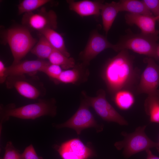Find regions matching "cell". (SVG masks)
Instances as JSON below:
<instances>
[{
	"instance_id": "1",
	"label": "cell",
	"mask_w": 159,
	"mask_h": 159,
	"mask_svg": "<svg viewBox=\"0 0 159 159\" xmlns=\"http://www.w3.org/2000/svg\"><path fill=\"white\" fill-rule=\"evenodd\" d=\"M134 57L127 50H123L109 59L103 69L102 76L109 92L114 95L135 85L140 79V71L134 67Z\"/></svg>"
},
{
	"instance_id": "2",
	"label": "cell",
	"mask_w": 159,
	"mask_h": 159,
	"mask_svg": "<svg viewBox=\"0 0 159 159\" xmlns=\"http://www.w3.org/2000/svg\"><path fill=\"white\" fill-rule=\"evenodd\" d=\"M56 108L54 100H40L37 102L16 107L14 104L0 106V128L3 122L11 117L23 119L34 120L44 116H54ZM0 128V129H1Z\"/></svg>"
},
{
	"instance_id": "3",
	"label": "cell",
	"mask_w": 159,
	"mask_h": 159,
	"mask_svg": "<svg viewBox=\"0 0 159 159\" xmlns=\"http://www.w3.org/2000/svg\"><path fill=\"white\" fill-rule=\"evenodd\" d=\"M158 39V36L129 33L122 37L119 41L115 44L114 50L120 52L129 49L158 60L156 50L159 44L157 43Z\"/></svg>"
},
{
	"instance_id": "4",
	"label": "cell",
	"mask_w": 159,
	"mask_h": 159,
	"mask_svg": "<svg viewBox=\"0 0 159 159\" xmlns=\"http://www.w3.org/2000/svg\"><path fill=\"white\" fill-rule=\"evenodd\" d=\"M5 38L13 57V64L21 61L37 42L32 37L29 30L24 26L8 29L5 34Z\"/></svg>"
},
{
	"instance_id": "5",
	"label": "cell",
	"mask_w": 159,
	"mask_h": 159,
	"mask_svg": "<svg viewBox=\"0 0 159 159\" xmlns=\"http://www.w3.org/2000/svg\"><path fill=\"white\" fill-rule=\"evenodd\" d=\"M146 125L137 127L135 131L131 133L122 132L121 134L124 137L122 141L116 142L115 146L117 149L120 150L123 149V154L128 158L139 152L159 147L158 143L152 140L146 135L145 130Z\"/></svg>"
},
{
	"instance_id": "6",
	"label": "cell",
	"mask_w": 159,
	"mask_h": 159,
	"mask_svg": "<svg viewBox=\"0 0 159 159\" xmlns=\"http://www.w3.org/2000/svg\"><path fill=\"white\" fill-rule=\"evenodd\" d=\"M84 99L89 106L92 107L96 113L103 120L116 122L120 125H128L127 122L120 115L106 99L105 91L100 89L95 97L88 96L82 92Z\"/></svg>"
},
{
	"instance_id": "7",
	"label": "cell",
	"mask_w": 159,
	"mask_h": 159,
	"mask_svg": "<svg viewBox=\"0 0 159 159\" xmlns=\"http://www.w3.org/2000/svg\"><path fill=\"white\" fill-rule=\"evenodd\" d=\"M57 17L52 10L47 11L44 7L23 14L21 19L23 26L40 32L46 29L55 30L57 27Z\"/></svg>"
},
{
	"instance_id": "8",
	"label": "cell",
	"mask_w": 159,
	"mask_h": 159,
	"mask_svg": "<svg viewBox=\"0 0 159 159\" xmlns=\"http://www.w3.org/2000/svg\"><path fill=\"white\" fill-rule=\"evenodd\" d=\"M5 83L8 88L15 89L20 95L28 99H36L44 94L41 83L28 79L24 75L9 76Z\"/></svg>"
},
{
	"instance_id": "9",
	"label": "cell",
	"mask_w": 159,
	"mask_h": 159,
	"mask_svg": "<svg viewBox=\"0 0 159 159\" xmlns=\"http://www.w3.org/2000/svg\"><path fill=\"white\" fill-rule=\"evenodd\" d=\"M89 106L84 99L74 115L65 122L57 125L56 127L58 128L68 127L73 129L78 135L86 128L90 127L100 128L89 109Z\"/></svg>"
},
{
	"instance_id": "10",
	"label": "cell",
	"mask_w": 159,
	"mask_h": 159,
	"mask_svg": "<svg viewBox=\"0 0 159 159\" xmlns=\"http://www.w3.org/2000/svg\"><path fill=\"white\" fill-rule=\"evenodd\" d=\"M115 44L110 43L106 37L95 31L92 32L84 50L80 53L79 57L82 63L88 65L90 61L105 49H114Z\"/></svg>"
},
{
	"instance_id": "11",
	"label": "cell",
	"mask_w": 159,
	"mask_h": 159,
	"mask_svg": "<svg viewBox=\"0 0 159 159\" xmlns=\"http://www.w3.org/2000/svg\"><path fill=\"white\" fill-rule=\"evenodd\" d=\"M144 61L147 65L141 75L137 91L148 95L157 90L159 86V65L150 57L145 58Z\"/></svg>"
},
{
	"instance_id": "12",
	"label": "cell",
	"mask_w": 159,
	"mask_h": 159,
	"mask_svg": "<svg viewBox=\"0 0 159 159\" xmlns=\"http://www.w3.org/2000/svg\"><path fill=\"white\" fill-rule=\"evenodd\" d=\"M57 150L62 159H88L93 155L92 150L78 138L63 143Z\"/></svg>"
},
{
	"instance_id": "13",
	"label": "cell",
	"mask_w": 159,
	"mask_h": 159,
	"mask_svg": "<svg viewBox=\"0 0 159 159\" xmlns=\"http://www.w3.org/2000/svg\"><path fill=\"white\" fill-rule=\"evenodd\" d=\"M50 62L45 60L38 59L26 60L13 64L7 67V77L10 76L24 75L33 76L38 72H42L45 67Z\"/></svg>"
},
{
	"instance_id": "14",
	"label": "cell",
	"mask_w": 159,
	"mask_h": 159,
	"mask_svg": "<svg viewBox=\"0 0 159 159\" xmlns=\"http://www.w3.org/2000/svg\"><path fill=\"white\" fill-rule=\"evenodd\" d=\"M126 22L130 25H135L140 30L141 33L147 35L158 36L159 31L156 29V17L140 14L127 13L125 16Z\"/></svg>"
},
{
	"instance_id": "15",
	"label": "cell",
	"mask_w": 159,
	"mask_h": 159,
	"mask_svg": "<svg viewBox=\"0 0 159 159\" xmlns=\"http://www.w3.org/2000/svg\"><path fill=\"white\" fill-rule=\"evenodd\" d=\"M67 2L69 9L81 16H99L100 14L101 8L104 3V1L101 0L75 1L68 0Z\"/></svg>"
},
{
	"instance_id": "16",
	"label": "cell",
	"mask_w": 159,
	"mask_h": 159,
	"mask_svg": "<svg viewBox=\"0 0 159 159\" xmlns=\"http://www.w3.org/2000/svg\"><path fill=\"white\" fill-rule=\"evenodd\" d=\"M86 66L82 63L71 69L63 70L56 82L76 84L84 82L89 74Z\"/></svg>"
},
{
	"instance_id": "17",
	"label": "cell",
	"mask_w": 159,
	"mask_h": 159,
	"mask_svg": "<svg viewBox=\"0 0 159 159\" xmlns=\"http://www.w3.org/2000/svg\"><path fill=\"white\" fill-rule=\"evenodd\" d=\"M120 12L118 2L112 1L105 3L101 8L102 16L103 29L107 34L118 13Z\"/></svg>"
},
{
	"instance_id": "18",
	"label": "cell",
	"mask_w": 159,
	"mask_h": 159,
	"mask_svg": "<svg viewBox=\"0 0 159 159\" xmlns=\"http://www.w3.org/2000/svg\"><path fill=\"white\" fill-rule=\"evenodd\" d=\"M144 107L146 114L150 117V121L159 123V90L148 94Z\"/></svg>"
},
{
	"instance_id": "19",
	"label": "cell",
	"mask_w": 159,
	"mask_h": 159,
	"mask_svg": "<svg viewBox=\"0 0 159 159\" xmlns=\"http://www.w3.org/2000/svg\"><path fill=\"white\" fill-rule=\"evenodd\" d=\"M39 33L47 39L54 49L67 57H70V53L66 47L63 37L55 30L47 29L39 32Z\"/></svg>"
},
{
	"instance_id": "20",
	"label": "cell",
	"mask_w": 159,
	"mask_h": 159,
	"mask_svg": "<svg viewBox=\"0 0 159 159\" xmlns=\"http://www.w3.org/2000/svg\"><path fill=\"white\" fill-rule=\"evenodd\" d=\"M118 2L120 12L127 11L132 14L153 16L142 0H121Z\"/></svg>"
},
{
	"instance_id": "21",
	"label": "cell",
	"mask_w": 159,
	"mask_h": 159,
	"mask_svg": "<svg viewBox=\"0 0 159 159\" xmlns=\"http://www.w3.org/2000/svg\"><path fill=\"white\" fill-rule=\"evenodd\" d=\"M39 37L38 41L31 52L39 59H48L54 49L43 35L39 33Z\"/></svg>"
},
{
	"instance_id": "22",
	"label": "cell",
	"mask_w": 159,
	"mask_h": 159,
	"mask_svg": "<svg viewBox=\"0 0 159 159\" xmlns=\"http://www.w3.org/2000/svg\"><path fill=\"white\" fill-rule=\"evenodd\" d=\"M48 59L50 63L59 65L65 70L72 68L76 65L73 58L67 57L55 49Z\"/></svg>"
},
{
	"instance_id": "23",
	"label": "cell",
	"mask_w": 159,
	"mask_h": 159,
	"mask_svg": "<svg viewBox=\"0 0 159 159\" xmlns=\"http://www.w3.org/2000/svg\"><path fill=\"white\" fill-rule=\"evenodd\" d=\"M113 100L118 107L123 110L131 107L135 101L133 95L128 90H122L116 92L114 95Z\"/></svg>"
},
{
	"instance_id": "24",
	"label": "cell",
	"mask_w": 159,
	"mask_h": 159,
	"mask_svg": "<svg viewBox=\"0 0 159 159\" xmlns=\"http://www.w3.org/2000/svg\"><path fill=\"white\" fill-rule=\"evenodd\" d=\"M51 1L49 0H24L18 5L19 14L34 11Z\"/></svg>"
},
{
	"instance_id": "25",
	"label": "cell",
	"mask_w": 159,
	"mask_h": 159,
	"mask_svg": "<svg viewBox=\"0 0 159 159\" xmlns=\"http://www.w3.org/2000/svg\"><path fill=\"white\" fill-rule=\"evenodd\" d=\"M5 153L1 159H22L21 153L14 146L11 141H8L5 148Z\"/></svg>"
},
{
	"instance_id": "26",
	"label": "cell",
	"mask_w": 159,
	"mask_h": 159,
	"mask_svg": "<svg viewBox=\"0 0 159 159\" xmlns=\"http://www.w3.org/2000/svg\"><path fill=\"white\" fill-rule=\"evenodd\" d=\"M62 71V68L60 66L49 63L45 67L42 72L56 82Z\"/></svg>"
},
{
	"instance_id": "27",
	"label": "cell",
	"mask_w": 159,
	"mask_h": 159,
	"mask_svg": "<svg viewBox=\"0 0 159 159\" xmlns=\"http://www.w3.org/2000/svg\"><path fill=\"white\" fill-rule=\"evenodd\" d=\"M149 10L155 17L159 16V0H142Z\"/></svg>"
},
{
	"instance_id": "28",
	"label": "cell",
	"mask_w": 159,
	"mask_h": 159,
	"mask_svg": "<svg viewBox=\"0 0 159 159\" xmlns=\"http://www.w3.org/2000/svg\"><path fill=\"white\" fill-rule=\"evenodd\" d=\"M21 155L22 159H43L42 157L38 156L32 144L25 148Z\"/></svg>"
},
{
	"instance_id": "29",
	"label": "cell",
	"mask_w": 159,
	"mask_h": 159,
	"mask_svg": "<svg viewBox=\"0 0 159 159\" xmlns=\"http://www.w3.org/2000/svg\"><path fill=\"white\" fill-rule=\"evenodd\" d=\"M7 67L2 61L0 60V82L2 84L5 82L7 76L6 74Z\"/></svg>"
},
{
	"instance_id": "30",
	"label": "cell",
	"mask_w": 159,
	"mask_h": 159,
	"mask_svg": "<svg viewBox=\"0 0 159 159\" xmlns=\"http://www.w3.org/2000/svg\"><path fill=\"white\" fill-rule=\"evenodd\" d=\"M145 151L147 154L146 159H159V157L153 155L150 149Z\"/></svg>"
},
{
	"instance_id": "31",
	"label": "cell",
	"mask_w": 159,
	"mask_h": 159,
	"mask_svg": "<svg viewBox=\"0 0 159 159\" xmlns=\"http://www.w3.org/2000/svg\"><path fill=\"white\" fill-rule=\"evenodd\" d=\"M156 54L158 60L159 61V44H158Z\"/></svg>"
},
{
	"instance_id": "32",
	"label": "cell",
	"mask_w": 159,
	"mask_h": 159,
	"mask_svg": "<svg viewBox=\"0 0 159 159\" xmlns=\"http://www.w3.org/2000/svg\"><path fill=\"white\" fill-rule=\"evenodd\" d=\"M155 17L157 21L159 23V16Z\"/></svg>"
},
{
	"instance_id": "33",
	"label": "cell",
	"mask_w": 159,
	"mask_h": 159,
	"mask_svg": "<svg viewBox=\"0 0 159 159\" xmlns=\"http://www.w3.org/2000/svg\"><path fill=\"white\" fill-rule=\"evenodd\" d=\"M158 144H159V147H158V149H157L158 151L159 152V142H158Z\"/></svg>"
}]
</instances>
